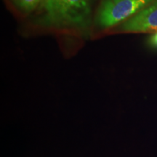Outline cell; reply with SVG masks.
Segmentation results:
<instances>
[{
    "instance_id": "6",
    "label": "cell",
    "mask_w": 157,
    "mask_h": 157,
    "mask_svg": "<svg viewBox=\"0 0 157 157\" xmlns=\"http://www.w3.org/2000/svg\"><path fill=\"white\" fill-rule=\"evenodd\" d=\"M50 0H42V5H44V8H46L47 6H48L49 5V3H50Z\"/></svg>"
},
{
    "instance_id": "4",
    "label": "cell",
    "mask_w": 157,
    "mask_h": 157,
    "mask_svg": "<svg viewBox=\"0 0 157 157\" xmlns=\"http://www.w3.org/2000/svg\"><path fill=\"white\" fill-rule=\"evenodd\" d=\"M15 5L19 7L21 10L30 13L33 11L42 0H13Z\"/></svg>"
},
{
    "instance_id": "1",
    "label": "cell",
    "mask_w": 157,
    "mask_h": 157,
    "mask_svg": "<svg viewBox=\"0 0 157 157\" xmlns=\"http://www.w3.org/2000/svg\"><path fill=\"white\" fill-rule=\"evenodd\" d=\"M93 0H52L47 23L56 26L84 27L89 22Z\"/></svg>"
},
{
    "instance_id": "7",
    "label": "cell",
    "mask_w": 157,
    "mask_h": 157,
    "mask_svg": "<svg viewBox=\"0 0 157 157\" xmlns=\"http://www.w3.org/2000/svg\"><path fill=\"white\" fill-rule=\"evenodd\" d=\"M51 1H52V0H50V3H49V5H48V6H47V7H46V8H45V10H47V9H48V7H49V6H50V3H51Z\"/></svg>"
},
{
    "instance_id": "3",
    "label": "cell",
    "mask_w": 157,
    "mask_h": 157,
    "mask_svg": "<svg viewBox=\"0 0 157 157\" xmlns=\"http://www.w3.org/2000/svg\"><path fill=\"white\" fill-rule=\"evenodd\" d=\"M121 30L125 32L157 31V0L122 23Z\"/></svg>"
},
{
    "instance_id": "2",
    "label": "cell",
    "mask_w": 157,
    "mask_h": 157,
    "mask_svg": "<svg viewBox=\"0 0 157 157\" xmlns=\"http://www.w3.org/2000/svg\"><path fill=\"white\" fill-rule=\"evenodd\" d=\"M155 0H103L96 21L101 29H108L128 20Z\"/></svg>"
},
{
    "instance_id": "5",
    "label": "cell",
    "mask_w": 157,
    "mask_h": 157,
    "mask_svg": "<svg viewBox=\"0 0 157 157\" xmlns=\"http://www.w3.org/2000/svg\"><path fill=\"white\" fill-rule=\"evenodd\" d=\"M149 45L153 48L157 49V31L154 33L148 40Z\"/></svg>"
}]
</instances>
